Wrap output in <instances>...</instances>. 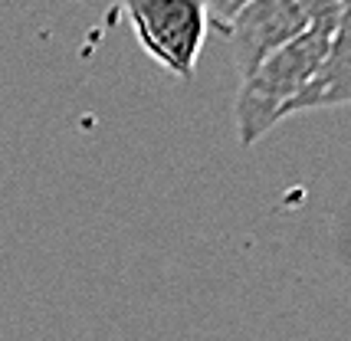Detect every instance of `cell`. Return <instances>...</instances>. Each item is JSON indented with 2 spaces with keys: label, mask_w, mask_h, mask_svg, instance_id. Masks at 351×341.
Instances as JSON below:
<instances>
[{
  "label": "cell",
  "mask_w": 351,
  "mask_h": 341,
  "mask_svg": "<svg viewBox=\"0 0 351 341\" xmlns=\"http://www.w3.org/2000/svg\"><path fill=\"white\" fill-rule=\"evenodd\" d=\"M332 33L325 27H308L299 40L276 49L269 60H263L246 79H240L237 102H233V122L237 138L243 148L266 138L276 125L282 122V112L295 95L306 89L322 69L328 56Z\"/></svg>",
  "instance_id": "1"
},
{
  "label": "cell",
  "mask_w": 351,
  "mask_h": 341,
  "mask_svg": "<svg viewBox=\"0 0 351 341\" xmlns=\"http://www.w3.org/2000/svg\"><path fill=\"white\" fill-rule=\"evenodd\" d=\"M138 43L174 79H194L210 14L204 0H122Z\"/></svg>",
  "instance_id": "2"
},
{
  "label": "cell",
  "mask_w": 351,
  "mask_h": 341,
  "mask_svg": "<svg viewBox=\"0 0 351 341\" xmlns=\"http://www.w3.org/2000/svg\"><path fill=\"white\" fill-rule=\"evenodd\" d=\"M308 30V16L299 0H250L230 23V43L237 76L246 79L263 60H269L276 49L299 40Z\"/></svg>",
  "instance_id": "3"
},
{
  "label": "cell",
  "mask_w": 351,
  "mask_h": 341,
  "mask_svg": "<svg viewBox=\"0 0 351 341\" xmlns=\"http://www.w3.org/2000/svg\"><path fill=\"white\" fill-rule=\"evenodd\" d=\"M338 105H351V0H345V10L338 16V27L332 33L328 56L322 62V69L286 105L282 118L299 115V112L338 109Z\"/></svg>",
  "instance_id": "4"
},
{
  "label": "cell",
  "mask_w": 351,
  "mask_h": 341,
  "mask_svg": "<svg viewBox=\"0 0 351 341\" xmlns=\"http://www.w3.org/2000/svg\"><path fill=\"white\" fill-rule=\"evenodd\" d=\"M299 3L308 16V27H325V30H335L338 16L345 10V0H299Z\"/></svg>",
  "instance_id": "5"
},
{
  "label": "cell",
  "mask_w": 351,
  "mask_h": 341,
  "mask_svg": "<svg viewBox=\"0 0 351 341\" xmlns=\"http://www.w3.org/2000/svg\"><path fill=\"white\" fill-rule=\"evenodd\" d=\"M207 3V14H210V27H217L220 33L230 30V23H233V16L243 10L250 0H204Z\"/></svg>",
  "instance_id": "6"
}]
</instances>
